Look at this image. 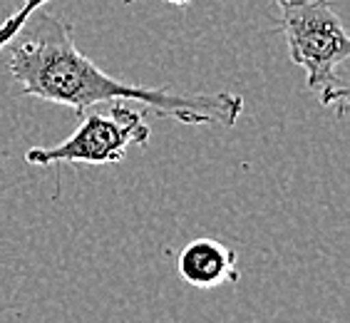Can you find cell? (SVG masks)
Instances as JSON below:
<instances>
[{
    "label": "cell",
    "instance_id": "7",
    "mask_svg": "<svg viewBox=\"0 0 350 323\" xmlns=\"http://www.w3.org/2000/svg\"><path fill=\"white\" fill-rule=\"evenodd\" d=\"M122 3H124V5H129V3H135V0H122Z\"/></svg>",
    "mask_w": 350,
    "mask_h": 323
},
{
    "label": "cell",
    "instance_id": "3",
    "mask_svg": "<svg viewBox=\"0 0 350 323\" xmlns=\"http://www.w3.org/2000/svg\"><path fill=\"white\" fill-rule=\"evenodd\" d=\"M80 127L55 147L27 149V164H117L129 147H144L149 142V125L144 109L124 102H109L102 109H85Z\"/></svg>",
    "mask_w": 350,
    "mask_h": 323
},
{
    "label": "cell",
    "instance_id": "6",
    "mask_svg": "<svg viewBox=\"0 0 350 323\" xmlns=\"http://www.w3.org/2000/svg\"><path fill=\"white\" fill-rule=\"evenodd\" d=\"M164 3H169V5H189L191 0H164Z\"/></svg>",
    "mask_w": 350,
    "mask_h": 323
},
{
    "label": "cell",
    "instance_id": "4",
    "mask_svg": "<svg viewBox=\"0 0 350 323\" xmlns=\"http://www.w3.org/2000/svg\"><path fill=\"white\" fill-rule=\"evenodd\" d=\"M179 276L194 289H216L224 283H236L241 279L236 254L214 239L189 242L176 259Z\"/></svg>",
    "mask_w": 350,
    "mask_h": 323
},
{
    "label": "cell",
    "instance_id": "5",
    "mask_svg": "<svg viewBox=\"0 0 350 323\" xmlns=\"http://www.w3.org/2000/svg\"><path fill=\"white\" fill-rule=\"evenodd\" d=\"M45 3L47 0H23V5L18 8V10H15V13L3 23V25H0V53H3V50H5L13 40L21 38V33L25 30V23L30 21V18H33V15L38 13Z\"/></svg>",
    "mask_w": 350,
    "mask_h": 323
},
{
    "label": "cell",
    "instance_id": "1",
    "mask_svg": "<svg viewBox=\"0 0 350 323\" xmlns=\"http://www.w3.org/2000/svg\"><path fill=\"white\" fill-rule=\"evenodd\" d=\"M27 35L10 42L0 62L10 73L21 94L62 105L82 115L85 109L109 102H139L159 117L182 125L234 127L246 102L234 92H174L169 88L127 85L97 68L75 45L72 27L57 15H38L25 23Z\"/></svg>",
    "mask_w": 350,
    "mask_h": 323
},
{
    "label": "cell",
    "instance_id": "2",
    "mask_svg": "<svg viewBox=\"0 0 350 323\" xmlns=\"http://www.w3.org/2000/svg\"><path fill=\"white\" fill-rule=\"evenodd\" d=\"M278 30L286 38L291 60L306 70V88L338 117L348 109L343 68L350 57V38L333 0H276Z\"/></svg>",
    "mask_w": 350,
    "mask_h": 323
}]
</instances>
